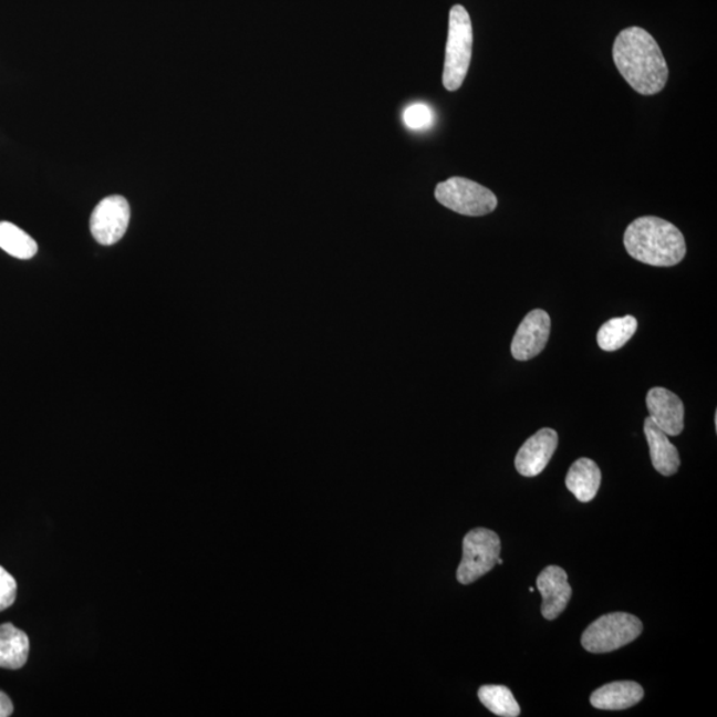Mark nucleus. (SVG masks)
Segmentation results:
<instances>
[{
	"label": "nucleus",
	"instance_id": "1",
	"mask_svg": "<svg viewBox=\"0 0 717 717\" xmlns=\"http://www.w3.org/2000/svg\"><path fill=\"white\" fill-rule=\"evenodd\" d=\"M613 58L623 79L641 95H656L666 86V59L655 39L641 27H630L616 37Z\"/></svg>",
	"mask_w": 717,
	"mask_h": 717
},
{
	"label": "nucleus",
	"instance_id": "2",
	"mask_svg": "<svg viewBox=\"0 0 717 717\" xmlns=\"http://www.w3.org/2000/svg\"><path fill=\"white\" fill-rule=\"evenodd\" d=\"M624 248L642 263L671 268L686 257L687 245L675 225L659 217H641L624 231Z\"/></svg>",
	"mask_w": 717,
	"mask_h": 717
},
{
	"label": "nucleus",
	"instance_id": "3",
	"mask_svg": "<svg viewBox=\"0 0 717 717\" xmlns=\"http://www.w3.org/2000/svg\"><path fill=\"white\" fill-rule=\"evenodd\" d=\"M471 50H474V27L467 10L463 6L451 7L443 84L449 92L461 89L468 75Z\"/></svg>",
	"mask_w": 717,
	"mask_h": 717
},
{
	"label": "nucleus",
	"instance_id": "4",
	"mask_svg": "<svg viewBox=\"0 0 717 717\" xmlns=\"http://www.w3.org/2000/svg\"><path fill=\"white\" fill-rule=\"evenodd\" d=\"M640 617L627 613L606 614L591 623L582 635V646L589 653H613L627 646L642 634Z\"/></svg>",
	"mask_w": 717,
	"mask_h": 717
},
{
	"label": "nucleus",
	"instance_id": "5",
	"mask_svg": "<svg viewBox=\"0 0 717 717\" xmlns=\"http://www.w3.org/2000/svg\"><path fill=\"white\" fill-rule=\"evenodd\" d=\"M435 197L445 208L468 217L487 216L497 208V197L485 186L463 177H451L436 186Z\"/></svg>",
	"mask_w": 717,
	"mask_h": 717
},
{
	"label": "nucleus",
	"instance_id": "6",
	"mask_svg": "<svg viewBox=\"0 0 717 717\" xmlns=\"http://www.w3.org/2000/svg\"><path fill=\"white\" fill-rule=\"evenodd\" d=\"M501 553L500 537L493 530L478 528L464 538L463 560L457 569V581L470 584L488 574Z\"/></svg>",
	"mask_w": 717,
	"mask_h": 717
},
{
	"label": "nucleus",
	"instance_id": "7",
	"mask_svg": "<svg viewBox=\"0 0 717 717\" xmlns=\"http://www.w3.org/2000/svg\"><path fill=\"white\" fill-rule=\"evenodd\" d=\"M131 221L128 201L122 196H110L98 202L91 216V232L100 245H115L125 236Z\"/></svg>",
	"mask_w": 717,
	"mask_h": 717
},
{
	"label": "nucleus",
	"instance_id": "8",
	"mask_svg": "<svg viewBox=\"0 0 717 717\" xmlns=\"http://www.w3.org/2000/svg\"><path fill=\"white\" fill-rule=\"evenodd\" d=\"M550 328L551 321L547 311L540 309L530 311L518 325L511 342V355L516 361L524 362L540 355L547 347Z\"/></svg>",
	"mask_w": 717,
	"mask_h": 717
},
{
	"label": "nucleus",
	"instance_id": "9",
	"mask_svg": "<svg viewBox=\"0 0 717 717\" xmlns=\"http://www.w3.org/2000/svg\"><path fill=\"white\" fill-rule=\"evenodd\" d=\"M537 590L542 596L541 614L544 620L554 621L560 616L573 595L568 573L560 567H548L537 578Z\"/></svg>",
	"mask_w": 717,
	"mask_h": 717
},
{
	"label": "nucleus",
	"instance_id": "10",
	"mask_svg": "<svg viewBox=\"0 0 717 717\" xmlns=\"http://www.w3.org/2000/svg\"><path fill=\"white\" fill-rule=\"evenodd\" d=\"M558 447V434L554 429L542 428L528 438L516 456V469L523 477L541 475L553 457Z\"/></svg>",
	"mask_w": 717,
	"mask_h": 717
},
{
	"label": "nucleus",
	"instance_id": "11",
	"mask_svg": "<svg viewBox=\"0 0 717 717\" xmlns=\"http://www.w3.org/2000/svg\"><path fill=\"white\" fill-rule=\"evenodd\" d=\"M648 417L664 434L679 436L684 429V405L680 397L666 388H651L646 398Z\"/></svg>",
	"mask_w": 717,
	"mask_h": 717
},
{
	"label": "nucleus",
	"instance_id": "12",
	"mask_svg": "<svg viewBox=\"0 0 717 717\" xmlns=\"http://www.w3.org/2000/svg\"><path fill=\"white\" fill-rule=\"evenodd\" d=\"M644 435H646L651 461L656 471L663 476H673L680 468V456L675 445L669 441L668 435L657 427L650 417L644 420Z\"/></svg>",
	"mask_w": 717,
	"mask_h": 717
},
{
	"label": "nucleus",
	"instance_id": "13",
	"mask_svg": "<svg viewBox=\"0 0 717 717\" xmlns=\"http://www.w3.org/2000/svg\"><path fill=\"white\" fill-rule=\"evenodd\" d=\"M644 689L636 682H614L594 690L591 706L604 710H622L636 706L643 699Z\"/></svg>",
	"mask_w": 717,
	"mask_h": 717
},
{
	"label": "nucleus",
	"instance_id": "14",
	"mask_svg": "<svg viewBox=\"0 0 717 717\" xmlns=\"http://www.w3.org/2000/svg\"><path fill=\"white\" fill-rule=\"evenodd\" d=\"M601 481L600 467L590 458L582 457L571 465L567 476V488L578 501L590 502L600 490Z\"/></svg>",
	"mask_w": 717,
	"mask_h": 717
},
{
	"label": "nucleus",
	"instance_id": "15",
	"mask_svg": "<svg viewBox=\"0 0 717 717\" xmlns=\"http://www.w3.org/2000/svg\"><path fill=\"white\" fill-rule=\"evenodd\" d=\"M30 640L11 623L0 626V668L19 669L29 659Z\"/></svg>",
	"mask_w": 717,
	"mask_h": 717
},
{
	"label": "nucleus",
	"instance_id": "16",
	"mask_svg": "<svg viewBox=\"0 0 717 717\" xmlns=\"http://www.w3.org/2000/svg\"><path fill=\"white\" fill-rule=\"evenodd\" d=\"M637 330V321L634 316L610 319L598 331L596 342L603 351L613 352L623 347Z\"/></svg>",
	"mask_w": 717,
	"mask_h": 717
},
{
	"label": "nucleus",
	"instance_id": "17",
	"mask_svg": "<svg viewBox=\"0 0 717 717\" xmlns=\"http://www.w3.org/2000/svg\"><path fill=\"white\" fill-rule=\"evenodd\" d=\"M0 249L18 259H31L38 252V243L17 225L0 222Z\"/></svg>",
	"mask_w": 717,
	"mask_h": 717
},
{
	"label": "nucleus",
	"instance_id": "18",
	"mask_svg": "<svg viewBox=\"0 0 717 717\" xmlns=\"http://www.w3.org/2000/svg\"><path fill=\"white\" fill-rule=\"evenodd\" d=\"M478 699L497 716L517 717L521 715V708L508 687L482 686L478 689Z\"/></svg>",
	"mask_w": 717,
	"mask_h": 717
},
{
	"label": "nucleus",
	"instance_id": "19",
	"mask_svg": "<svg viewBox=\"0 0 717 717\" xmlns=\"http://www.w3.org/2000/svg\"><path fill=\"white\" fill-rule=\"evenodd\" d=\"M403 122L409 129L427 131L435 123V113L427 104H411L403 112Z\"/></svg>",
	"mask_w": 717,
	"mask_h": 717
},
{
	"label": "nucleus",
	"instance_id": "20",
	"mask_svg": "<svg viewBox=\"0 0 717 717\" xmlns=\"http://www.w3.org/2000/svg\"><path fill=\"white\" fill-rule=\"evenodd\" d=\"M18 584L9 571L0 567V611L12 606L17 600Z\"/></svg>",
	"mask_w": 717,
	"mask_h": 717
},
{
	"label": "nucleus",
	"instance_id": "21",
	"mask_svg": "<svg viewBox=\"0 0 717 717\" xmlns=\"http://www.w3.org/2000/svg\"><path fill=\"white\" fill-rule=\"evenodd\" d=\"M13 713V704L3 690H0V717H9Z\"/></svg>",
	"mask_w": 717,
	"mask_h": 717
},
{
	"label": "nucleus",
	"instance_id": "22",
	"mask_svg": "<svg viewBox=\"0 0 717 717\" xmlns=\"http://www.w3.org/2000/svg\"><path fill=\"white\" fill-rule=\"evenodd\" d=\"M530 593H534L536 589L534 588H529Z\"/></svg>",
	"mask_w": 717,
	"mask_h": 717
}]
</instances>
